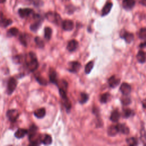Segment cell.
<instances>
[{
  "instance_id": "6da1fadb",
  "label": "cell",
  "mask_w": 146,
  "mask_h": 146,
  "mask_svg": "<svg viewBox=\"0 0 146 146\" xmlns=\"http://www.w3.org/2000/svg\"><path fill=\"white\" fill-rule=\"evenodd\" d=\"M25 61L28 70H29V71L31 72L35 71L39 66L36 56L35 53L33 52H29L27 58L25 59Z\"/></svg>"
},
{
  "instance_id": "7a4b0ae2",
  "label": "cell",
  "mask_w": 146,
  "mask_h": 146,
  "mask_svg": "<svg viewBox=\"0 0 146 146\" xmlns=\"http://www.w3.org/2000/svg\"><path fill=\"white\" fill-rule=\"evenodd\" d=\"M46 18L48 21L56 25H59L62 22L60 15L55 12H48L46 13Z\"/></svg>"
},
{
  "instance_id": "3957f363",
  "label": "cell",
  "mask_w": 146,
  "mask_h": 146,
  "mask_svg": "<svg viewBox=\"0 0 146 146\" xmlns=\"http://www.w3.org/2000/svg\"><path fill=\"white\" fill-rule=\"evenodd\" d=\"M19 112L15 109L9 110L6 112V116L11 122H15L19 117Z\"/></svg>"
},
{
  "instance_id": "277c9868",
  "label": "cell",
  "mask_w": 146,
  "mask_h": 146,
  "mask_svg": "<svg viewBox=\"0 0 146 146\" xmlns=\"http://www.w3.org/2000/svg\"><path fill=\"white\" fill-rule=\"evenodd\" d=\"M17 80L13 77L10 78L8 80L7 86V93L8 95H10L14 92V91L17 87Z\"/></svg>"
},
{
  "instance_id": "5b68a950",
  "label": "cell",
  "mask_w": 146,
  "mask_h": 146,
  "mask_svg": "<svg viewBox=\"0 0 146 146\" xmlns=\"http://www.w3.org/2000/svg\"><path fill=\"white\" fill-rule=\"evenodd\" d=\"M120 38L124 39L125 42L128 43H131L134 39V36L133 34L129 33L125 30H122L120 33Z\"/></svg>"
},
{
  "instance_id": "8992f818",
  "label": "cell",
  "mask_w": 146,
  "mask_h": 146,
  "mask_svg": "<svg viewBox=\"0 0 146 146\" xmlns=\"http://www.w3.org/2000/svg\"><path fill=\"white\" fill-rule=\"evenodd\" d=\"M81 67V64L77 61L71 62L68 63V71L71 72L76 73Z\"/></svg>"
},
{
  "instance_id": "52a82bcc",
  "label": "cell",
  "mask_w": 146,
  "mask_h": 146,
  "mask_svg": "<svg viewBox=\"0 0 146 146\" xmlns=\"http://www.w3.org/2000/svg\"><path fill=\"white\" fill-rule=\"evenodd\" d=\"M62 26L63 30L66 31H71L73 29L74 25L71 20L66 19L62 22Z\"/></svg>"
},
{
  "instance_id": "ba28073f",
  "label": "cell",
  "mask_w": 146,
  "mask_h": 146,
  "mask_svg": "<svg viewBox=\"0 0 146 146\" xmlns=\"http://www.w3.org/2000/svg\"><path fill=\"white\" fill-rule=\"evenodd\" d=\"M120 90L124 95H128L131 91V87L129 84L123 83L120 87Z\"/></svg>"
},
{
  "instance_id": "9c48e42d",
  "label": "cell",
  "mask_w": 146,
  "mask_h": 146,
  "mask_svg": "<svg viewBox=\"0 0 146 146\" xmlns=\"http://www.w3.org/2000/svg\"><path fill=\"white\" fill-rule=\"evenodd\" d=\"M33 10L29 8L19 9L18 10V14L21 18H26L32 14Z\"/></svg>"
},
{
  "instance_id": "30bf717a",
  "label": "cell",
  "mask_w": 146,
  "mask_h": 146,
  "mask_svg": "<svg viewBox=\"0 0 146 146\" xmlns=\"http://www.w3.org/2000/svg\"><path fill=\"white\" fill-rule=\"evenodd\" d=\"M120 82V80L119 78L115 77V76H112L108 79V83L109 86L111 88H115L119 84Z\"/></svg>"
},
{
  "instance_id": "8fae6325",
  "label": "cell",
  "mask_w": 146,
  "mask_h": 146,
  "mask_svg": "<svg viewBox=\"0 0 146 146\" xmlns=\"http://www.w3.org/2000/svg\"><path fill=\"white\" fill-rule=\"evenodd\" d=\"M78 42L74 39L71 40L67 44V49L70 52L74 51L78 47Z\"/></svg>"
},
{
  "instance_id": "7c38bea8",
  "label": "cell",
  "mask_w": 146,
  "mask_h": 146,
  "mask_svg": "<svg viewBox=\"0 0 146 146\" xmlns=\"http://www.w3.org/2000/svg\"><path fill=\"white\" fill-rule=\"evenodd\" d=\"M118 132H121L123 134L127 135L129 132V129L127 125L125 124H116Z\"/></svg>"
},
{
  "instance_id": "4fadbf2b",
  "label": "cell",
  "mask_w": 146,
  "mask_h": 146,
  "mask_svg": "<svg viewBox=\"0 0 146 146\" xmlns=\"http://www.w3.org/2000/svg\"><path fill=\"white\" fill-rule=\"evenodd\" d=\"M135 5V1L134 0H123L122 2L123 7L127 10H129L133 8Z\"/></svg>"
},
{
  "instance_id": "5bb4252c",
  "label": "cell",
  "mask_w": 146,
  "mask_h": 146,
  "mask_svg": "<svg viewBox=\"0 0 146 146\" xmlns=\"http://www.w3.org/2000/svg\"><path fill=\"white\" fill-rule=\"evenodd\" d=\"M49 79L51 83H54L57 85V83L58 82V80L57 79V74H56V71L53 69H51L50 70Z\"/></svg>"
},
{
  "instance_id": "9a60e30c",
  "label": "cell",
  "mask_w": 146,
  "mask_h": 146,
  "mask_svg": "<svg viewBox=\"0 0 146 146\" xmlns=\"http://www.w3.org/2000/svg\"><path fill=\"white\" fill-rule=\"evenodd\" d=\"M28 133V130L23 128H19L17 131L15 132L14 136L17 139H21L23 138L25 135H26Z\"/></svg>"
},
{
  "instance_id": "2e32d148",
  "label": "cell",
  "mask_w": 146,
  "mask_h": 146,
  "mask_svg": "<svg viewBox=\"0 0 146 146\" xmlns=\"http://www.w3.org/2000/svg\"><path fill=\"white\" fill-rule=\"evenodd\" d=\"M40 141L41 143L44 145H50L52 143V138L50 135L46 134L44 135H41Z\"/></svg>"
},
{
  "instance_id": "e0dca14e",
  "label": "cell",
  "mask_w": 146,
  "mask_h": 146,
  "mask_svg": "<svg viewBox=\"0 0 146 146\" xmlns=\"http://www.w3.org/2000/svg\"><path fill=\"white\" fill-rule=\"evenodd\" d=\"M112 6V3L111 2L106 3V4L104 6V7L102 9V16H105V15H107L111 11Z\"/></svg>"
},
{
  "instance_id": "ac0fdd59",
  "label": "cell",
  "mask_w": 146,
  "mask_h": 146,
  "mask_svg": "<svg viewBox=\"0 0 146 146\" xmlns=\"http://www.w3.org/2000/svg\"><path fill=\"white\" fill-rule=\"evenodd\" d=\"M34 114L35 116L37 118H39V119L43 118V117H44L46 115V110L44 108H39L34 111Z\"/></svg>"
},
{
  "instance_id": "d6986e66",
  "label": "cell",
  "mask_w": 146,
  "mask_h": 146,
  "mask_svg": "<svg viewBox=\"0 0 146 146\" xmlns=\"http://www.w3.org/2000/svg\"><path fill=\"white\" fill-rule=\"evenodd\" d=\"M120 116V114L119 112L117 110H115L111 112V114L110 116V120L112 122L116 123L119 120Z\"/></svg>"
},
{
  "instance_id": "ffe728a7",
  "label": "cell",
  "mask_w": 146,
  "mask_h": 146,
  "mask_svg": "<svg viewBox=\"0 0 146 146\" xmlns=\"http://www.w3.org/2000/svg\"><path fill=\"white\" fill-rule=\"evenodd\" d=\"M107 132L110 136H113L116 135L119 132L118 130H117V128L116 127V124L110 125L109 127V128H108Z\"/></svg>"
},
{
  "instance_id": "44dd1931",
  "label": "cell",
  "mask_w": 146,
  "mask_h": 146,
  "mask_svg": "<svg viewBox=\"0 0 146 146\" xmlns=\"http://www.w3.org/2000/svg\"><path fill=\"white\" fill-rule=\"evenodd\" d=\"M136 58L137 59V61L141 63H143L145 62L146 59V56L145 54L143 51H139L136 55Z\"/></svg>"
},
{
  "instance_id": "7402d4cb",
  "label": "cell",
  "mask_w": 146,
  "mask_h": 146,
  "mask_svg": "<svg viewBox=\"0 0 146 146\" xmlns=\"http://www.w3.org/2000/svg\"><path fill=\"white\" fill-rule=\"evenodd\" d=\"M27 34H21L19 35V39L20 42L23 44L24 46H27V40H28V36Z\"/></svg>"
},
{
  "instance_id": "603a6c76",
  "label": "cell",
  "mask_w": 146,
  "mask_h": 146,
  "mask_svg": "<svg viewBox=\"0 0 146 146\" xmlns=\"http://www.w3.org/2000/svg\"><path fill=\"white\" fill-rule=\"evenodd\" d=\"M52 35V29L49 27H46L44 30V35L46 40H49L51 37Z\"/></svg>"
},
{
  "instance_id": "cb8c5ba5",
  "label": "cell",
  "mask_w": 146,
  "mask_h": 146,
  "mask_svg": "<svg viewBox=\"0 0 146 146\" xmlns=\"http://www.w3.org/2000/svg\"><path fill=\"white\" fill-rule=\"evenodd\" d=\"M41 25V21L40 19L37 20V21H36L35 23L31 24L30 25V30L34 32H35L36 31L38 30V29L39 28V27Z\"/></svg>"
},
{
  "instance_id": "d4e9b609",
  "label": "cell",
  "mask_w": 146,
  "mask_h": 146,
  "mask_svg": "<svg viewBox=\"0 0 146 146\" xmlns=\"http://www.w3.org/2000/svg\"><path fill=\"white\" fill-rule=\"evenodd\" d=\"M88 98H89V97H88V94H87L86 93H84V92H82V93H80L79 101L81 104H84L87 102V100H88Z\"/></svg>"
},
{
  "instance_id": "484cf974",
  "label": "cell",
  "mask_w": 146,
  "mask_h": 146,
  "mask_svg": "<svg viewBox=\"0 0 146 146\" xmlns=\"http://www.w3.org/2000/svg\"><path fill=\"white\" fill-rule=\"evenodd\" d=\"M12 23V21L10 19L2 18L0 19V26L6 27Z\"/></svg>"
},
{
  "instance_id": "4316f807",
  "label": "cell",
  "mask_w": 146,
  "mask_h": 146,
  "mask_svg": "<svg viewBox=\"0 0 146 146\" xmlns=\"http://www.w3.org/2000/svg\"><path fill=\"white\" fill-rule=\"evenodd\" d=\"M110 97L111 95L109 93H104L100 96V101L102 103H106L109 100Z\"/></svg>"
},
{
  "instance_id": "83f0119b",
  "label": "cell",
  "mask_w": 146,
  "mask_h": 146,
  "mask_svg": "<svg viewBox=\"0 0 146 146\" xmlns=\"http://www.w3.org/2000/svg\"><path fill=\"white\" fill-rule=\"evenodd\" d=\"M93 66H94V62L93 61H90L89 62H88L85 66L84 71H85L86 74H90L91 72V70H92Z\"/></svg>"
},
{
  "instance_id": "f1b7e54d",
  "label": "cell",
  "mask_w": 146,
  "mask_h": 146,
  "mask_svg": "<svg viewBox=\"0 0 146 146\" xmlns=\"http://www.w3.org/2000/svg\"><path fill=\"white\" fill-rule=\"evenodd\" d=\"M140 140L143 144L146 145V132L143 127L140 130Z\"/></svg>"
},
{
  "instance_id": "f546056e",
  "label": "cell",
  "mask_w": 146,
  "mask_h": 146,
  "mask_svg": "<svg viewBox=\"0 0 146 146\" xmlns=\"http://www.w3.org/2000/svg\"><path fill=\"white\" fill-rule=\"evenodd\" d=\"M138 36L141 39H146V27H143L139 30Z\"/></svg>"
},
{
  "instance_id": "4dcf8cb0",
  "label": "cell",
  "mask_w": 146,
  "mask_h": 146,
  "mask_svg": "<svg viewBox=\"0 0 146 146\" xmlns=\"http://www.w3.org/2000/svg\"><path fill=\"white\" fill-rule=\"evenodd\" d=\"M126 141H127V143L128 144V145H129L130 146H135V145H137V141L136 139L133 137L127 138L126 139Z\"/></svg>"
},
{
  "instance_id": "1f68e13d",
  "label": "cell",
  "mask_w": 146,
  "mask_h": 146,
  "mask_svg": "<svg viewBox=\"0 0 146 146\" xmlns=\"http://www.w3.org/2000/svg\"><path fill=\"white\" fill-rule=\"evenodd\" d=\"M133 115V112L132 111L131 109L129 108H126L123 110V116L125 118H128L130 117L131 115Z\"/></svg>"
},
{
  "instance_id": "d6a6232c",
  "label": "cell",
  "mask_w": 146,
  "mask_h": 146,
  "mask_svg": "<svg viewBox=\"0 0 146 146\" xmlns=\"http://www.w3.org/2000/svg\"><path fill=\"white\" fill-rule=\"evenodd\" d=\"M18 33H19V30L16 27H12L7 32L8 34L10 36H17L18 34Z\"/></svg>"
},
{
  "instance_id": "836d02e7",
  "label": "cell",
  "mask_w": 146,
  "mask_h": 146,
  "mask_svg": "<svg viewBox=\"0 0 146 146\" xmlns=\"http://www.w3.org/2000/svg\"><path fill=\"white\" fill-rule=\"evenodd\" d=\"M35 42L36 44L37 45V46L39 48H43L44 46V43L43 41L39 36H36L35 38Z\"/></svg>"
},
{
  "instance_id": "e575fe53",
  "label": "cell",
  "mask_w": 146,
  "mask_h": 146,
  "mask_svg": "<svg viewBox=\"0 0 146 146\" xmlns=\"http://www.w3.org/2000/svg\"><path fill=\"white\" fill-rule=\"evenodd\" d=\"M37 130H38V128L37 127L34 125V124H33L32 125L30 126L29 129L28 130V135H33V134H35L36 133H37Z\"/></svg>"
},
{
  "instance_id": "d590c367",
  "label": "cell",
  "mask_w": 146,
  "mask_h": 146,
  "mask_svg": "<svg viewBox=\"0 0 146 146\" xmlns=\"http://www.w3.org/2000/svg\"><path fill=\"white\" fill-rule=\"evenodd\" d=\"M121 102L125 106L129 104L131 102V99L127 95H124V96H123L121 99Z\"/></svg>"
},
{
  "instance_id": "8d00e7d4",
  "label": "cell",
  "mask_w": 146,
  "mask_h": 146,
  "mask_svg": "<svg viewBox=\"0 0 146 146\" xmlns=\"http://www.w3.org/2000/svg\"><path fill=\"white\" fill-rule=\"evenodd\" d=\"M23 58V56H22L21 55H16V56H14L13 58V59L14 62H15V63L19 64V63H21L22 62Z\"/></svg>"
},
{
  "instance_id": "74e56055",
  "label": "cell",
  "mask_w": 146,
  "mask_h": 146,
  "mask_svg": "<svg viewBox=\"0 0 146 146\" xmlns=\"http://www.w3.org/2000/svg\"><path fill=\"white\" fill-rule=\"evenodd\" d=\"M36 79L37 80V81L42 85H46L47 82V80L44 78H43L42 76H37L36 77Z\"/></svg>"
},
{
  "instance_id": "f35d334b",
  "label": "cell",
  "mask_w": 146,
  "mask_h": 146,
  "mask_svg": "<svg viewBox=\"0 0 146 146\" xmlns=\"http://www.w3.org/2000/svg\"><path fill=\"white\" fill-rule=\"evenodd\" d=\"M139 47L140 48H145L146 47V41L144 42L139 44Z\"/></svg>"
},
{
  "instance_id": "ab89813d",
  "label": "cell",
  "mask_w": 146,
  "mask_h": 146,
  "mask_svg": "<svg viewBox=\"0 0 146 146\" xmlns=\"http://www.w3.org/2000/svg\"><path fill=\"white\" fill-rule=\"evenodd\" d=\"M142 105H143V108H144L146 109V99H144V100L143 101V102H142Z\"/></svg>"
},
{
  "instance_id": "60d3db41",
  "label": "cell",
  "mask_w": 146,
  "mask_h": 146,
  "mask_svg": "<svg viewBox=\"0 0 146 146\" xmlns=\"http://www.w3.org/2000/svg\"><path fill=\"white\" fill-rule=\"evenodd\" d=\"M140 3H141L143 5L146 6V0H140Z\"/></svg>"
},
{
  "instance_id": "b9f144b4",
  "label": "cell",
  "mask_w": 146,
  "mask_h": 146,
  "mask_svg": "<svg viewBox=\"0 0 146 146\" xmlns=\"http://www.w3.org/2000/svg\"><path fill=\"white\" fill-rule=\"evenodd\" d=\"M6 1V0H0V3H3Z\"/></svg>"
}]
</instances>
